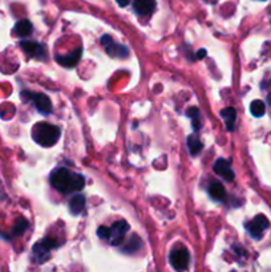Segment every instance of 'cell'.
Wrapping results in <instances>:
<instances>
[{
  "mask_svg": "<svg viewBox=\"0 0 271 272\" xmlns=\"http://www.w3.org/2000/svg\"><path fill=\"white\" fill-rule=\"evenodd\" d=\"M28 229V222L23 219V218H20L18 219V222L15 223L14 229H12V235L14 236H21V235L25 232V230Z\"/></svg>",
  "mask_w": 271,
  "mask_h": 272,
  "instance_id": "ffe728a7",
  "label": "cell"
},
{
  "mask_svg": "<svg viewBox=\"0 0 271 272\" xmlns=\"http://www.w3.org/2000/svg\"><path fill=\"white\" fill-rule=\"evenodd\" d=\"M209 194L214 201H224L226 198V190H225L224 185L217 181L209 185Z\"/></svg>",
  "mask_w": 271,
  "mask_h": 272,
  "instance_id": "9a60e30c",
  "label": "cell"
},
{
  "mask_svg": "<svg viewBox=\"0 0 271 272\" xmlns=\"http://www.w3.org/2000/svg\"><path fill=\"white\" fill-rule=\"evenodd\" d=\"M97 235H99V238H101V239H110V229L105 227V226H101V227H99V230H97Z\"/></svg>",
  "mask_w": 271,
  "mask_h": 272,
  "instance_id": "44dd1931",
  "label": "cell"
},
{
  "mask_svg": "<svg viewBox=\"0 0 271 272\" xmlns=\"http://www.w3.org/2000/svg\"><path fill=\"white\" fill-rule=\"evenodd\" d=\"M188 146H189V150H190V153L193 155L198 154L202 150V147H204L202 142L200 141V138L195 136V134H193V136L188 138Z\"/></svg>",
  "mask_w": 271,
  "mask_h": 272,
  "instance_id": "ac0fdd59",
  "label": "cell"
},
{
  "mask_svg": "<svg viewBox=\"0 0 271 272\" xmlns=\"http://www.w3.org/2000/svg\"><path fill=\"white\" fill-rule=\"evenodd\" d=\"M84 207H85V197L84 195H75L72 197V199L69 201V210L73 215H79L81 212L84 211Z\"/></svg>",
  "mask_w": 271,
  "mask_h": 272,
  "instance_id": "2e32d148",
  "label": "cell"
},
{
  "mask_svg": "<svg viewBox=\"0 0 271 272\" xmlns=\"http://www.w3.org/2000/svg\"><path fill=\"white\" fill-rule=\"evenodd\" d=\"M51 183L57 191L69 194L72 191H80L85 186V178L81 174L72 173L65 167H60L51 175Z\"/></svg>",
  "mask_w": 271,
  "mask_h": 272,
  "instance_id": "6da1fadb",
  "label": "cell"
},
{
  "mask_svg": "<svg viewBox=\"0 0 271 272\" xmlns=\"http://www.w3.org/2000/svg\"><path fill=\"white\" fill-rule=\"evenodd\" d=\"M205 56H206V51H205V49H201V51L197 53V57H198V59H202V57Z\"/></svg>",
  "mask_w": 271,
  "mask_h": 272,
  "instance_id": "cb8c5ba5",
  "label": "cell"
},
{
  "mask_svg": "<svg viewBox=\"0 0 271 272\" xmlns=\"http://www.w3.org/2000/svg\"><path fill=\"white\" fill-rule=\"evenodd\" d=\"M221 117L224 118L225 124H226V129L229 131H234L235 129V121H237V110L234 108H225L221 110Z\"/></svg>",
  "mask_w": 271,
  "mask_h": 272,
  "instance_id": "5bb4252c",
  "label": "cell"
},
{
  "mask_svg": "<svg viewBox=\"0 0 271 272\" xmlns=\"http://www.w3.org/2000/svg\"><path fill=\"white\" fill-rule=\"evenodd\" d=\"M270 226L267 218L265 215H257L251 222L246 223V230L249 231L250 236H252L254 239H261L263 231L266 230L267 227Z\"/></svg>",
  "mask_w": 271,
  "mask_h": 272,
  "instance_id": "ba28073f",
  "label": "cell"
},
{
  "mask_svg": "<svg viewBox=\"0 0 271 272\" xmlns=\"http://www.w3.org/2000/svg\"><path fill=\"white\" fill-rule=\"evenodd\" d=\"M141 246H143V243H141V240H140V238L138 236H136V235H133L130 239L128 240V243L125 244V247L123 249V251L126 253H133V252H137L138 250L141 249Z\"/></svg>",
  "mask_w": 271,
  "mask_h": 272,
  "instance_id": "e0dca14e",
  "label": "cell"
},
{
  "mask_svg": "<svg viewBox=\"0 0 271 272\" xmlns=\"http://www.w3.org/2000/svg\"><path fill=\"white\" fill-rule=\"evenodd\" d=\"M169 262H170L171 267L177 271H185L186 268L189 267L190 255L188 252V250L184 249V247L174 249L171 250L170 255H169Z\"/></svg>",
  "mask_w": 271,
  "mask_h": 272,
  "instance_id": "8992f818",
  "label": "cell"
},
{
  "mask_svg": "<svg viewBox=\"0 0 271 272\" xmlns=\"http://www.w3.org/2000/svg\"><path fill=\"white\" fill-rule=\"evenodd\" d=\"M250 112H251L254 117H262L265 114V112H266V105L261 100H255L250 105Z\"/></svg>",
  "mask_w": 271,
  "mask_h": 272,
  "instance_id": "d6986e66",
  "label": "cell"
},
{
  "mask_svg": "<svg viewBox=\"0 0 271 272\" xmlns=\"http://www.w3.org/2000/svg\"><path fill=\"white\" fill-rule=\"evenodd\" d=\"M214 171L215 174H218L219 177H222V178L229 181V182L234 181V175H235V174H234V171L231 170L230 162H229L228 160H225V158H218V160L215 161Z\"/></svg>",
  "mask_w": 271,
  "mask_h": 272,
  "instance_id": "8fae6325",
  "label": "cell"
},
{
  "mask_svg": "<svg viewBox=\"0 0 271 272\" xmlns=\"http://www.w3.org/2000/svg\"><path fill=\"white\" fill-rule=\"evenodd\" d=\"M129 230V223L125 221L114 222L110 227V243L113 246H119L124 240L125 234Z\"/></svg>",
  "mask_w": 271,
  "mask_h": 272,
  "instance_id": "9c48e42d",
  "label": "cell"
},
{
  "mask_svg": "<svg viewBox=\"0 0 271 272\" xmlns=\"http://www.w3.org/2000/svg\"><path fill=\"white\" fill-rule=\"evenodd\" d=\"M20 47L27 56L32 57V59H38V60L47 59V49L40 42L23 40V42H20Z\"/></svg>",
  "mask_w": 271,
  "mask_h": 272,
  "instance_id": "52a82bcc",
  "label": "cell"
},
{
  "mask_svg": "<svg viewBox=\"0 0 271 272\" xmlns=\"http://www.w3.org/2000/svg\"><path fill=\"white\" fill-rule=\"evenodd\" d=\"M21 96H23V99L28 100L31 103H34L35 108L38 109L42 114L48 116L49 113L52 112V103H51V100L48 99L47 94L34 93V92L24 90L23 93H21Z\"/></svg>",
  "mask_w": 271,
  "mask_h": 272,
  "instance_id": "277c9868",
  "label": "cell"
},
{
  "mask_svg": "<svg viewBox=\"0 0 271 272\" xmlns=\"http://www.w3.org/2000/svg\"><path fill=\"white\" fill-rule=\"evenodd\" d=\"M81 55H83V48H77L76 51L71 52L68 55H62V56L56 55L55 59H56V61L60 65L65 66V68H72V66H76L79 64Z\"/></svg>",
  "mask_w": 271,
  "mask_h": 272,
  "instance_id": "30bf717a",
  "label": "cell"
},
{
  "mask_svg": "<svg viewBox=\"0 0 271 272\" xmlns=\"http://www.w3.org/2000/svg\"><path fill=\"white\" fill-rule=\"evenodd\" d=\"M267 103H269V105H271V93L267 96Z\"/></svg>",
  "mask_w": 271,
  "mask_h": 272,
  "instance_id": "d4e9b609",
  "label": "cell"
},
{
  "mask_svg": "<svg viewBox=\"0 0 271 272\" xmlns=\"http://www.w3.org/2000/svg\"><path fill=\"white\" fill-rule=\"evenodd\" d=\"M32 31H34V27H32V23H31L29 20H20V21H18V23L15 24V35L21 39L31 36V35H32Z\"/></svg>",
  "mask_w": 271,
  "mask_h": 272,
  "instance_id": "4fadbf2b",
  "label": "cell"
},
{
  "mask_svg": "<svg viewBox=\"0 0 271 272\" xmlns=\"http://www.w3.org/2000/svg\"><path fill=\"white\" fill-rule=\"evenodd\" d=\"M60 129L56 125H52L49 122H38L32 130L34 140L38 142L39 145L44 147L53 146L60 138Z\"/></svg>",
  "mask_w": 271,
  "mask_h": 272,
  "instance_id": "7a4b0ae2",
  "label": "cell"
},
{
  "mask_svg": "<svg viewBox=\"0 0 271 272\" xmlns=\"http://www.w3.org/2000/svg\"><path fill=\"white\" fill-rule=\"evenodd\" d=\"M186 114H188V117H190V118H198L200 117V110H198V108L193 106V108L188 109Z\"/></svg>",
  "mask_w": 271,
  "mask_h": 272,
  "instance_id": "7402d4cb",
  "label": "cell"
},
{
  "mask_svg": "<svg viewBox=\"0 0 271 272\" xmlns=\"http://www.w3.org/2000/svg\"><path fill=\"white\" fill-rule=\"evenodd\" d=\"M133 10L140 16H149L156 10V0H134Z\"/></svg>",
  "mask_w": 271,
  "mask_h": 272,
  "instance_id": "7c38bea8",
  "label": "cell"
},
{
  "mask_svg": "<svg viewBox=\"0 0 271 272\" xmlns=\"http://www.w3.org/2000/svg\"><path fill=\"white\" fill-rule=\"evenodd\" d=\"M59 243L53 238H44L42 242H39L32 249V260L35 263H44L49 258V251L56 249Z\"/></svg>",
  "mask_w": 271,
  "mask_h": 272,
  "instance_id": "3957f363",
  "label": "cell"
},
{
  "mask_svg": "<svg viewBox=\"0 0 271 272\" xmlns=\"http://www.w3.org/2000/svg\"><path fill=\"white\" fill-rule=\"evenodd\" d=\"M101 44L104 45L105 51L110 57H116V59H125L129 56L128 47H125L123 44L113 42V39L110 38L109 35H104L101 38Z\"/></svg>",
  "mask_w": 271,
  "mask_h": 272,
  "instance_id": "5b68a950",
  "label": "cell"
},
{
  "mask_svg": "<svg viewBox=\"0 0 271 272\" xmlns=\"http://www.w3.org/2000/svg\"><path fill=\"white\" fill-rule=\"evenodd\" d=\"M117 1V4L120 5V7H126V5L130 3V0H116Z\"/></svg>",
  "mask_w": 271,
  "mask_h": 272,
  "instance_id": "603a6c76",
  "label": "cell"
}]
</instances>
